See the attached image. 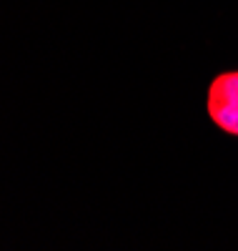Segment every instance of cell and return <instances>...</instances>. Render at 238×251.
<instances>
[{
	"mask_svg": "<svg viewBox=\"0 0 238 251\" xmlns=\"http://www.w3.org/2000/svg\"><path fill=\"white\" fill-rule=\"evenodd\" d=\"M206 111L215 128L228 136H238V71L218 73L211 80Z\"/></svg>",
	"mask_w": 238,
	"mask_h": 251,
	"instance_id": "1",
	"label": "cell"
}]
</instances>
